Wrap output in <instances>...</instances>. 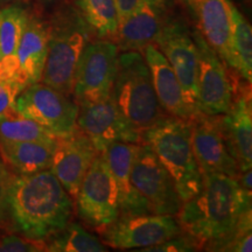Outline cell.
Listing matches in <instances>:
<instances>
[{
  "label": "cell",
  "instance_id": "17",
  "mask_svg": "<svg viewBox=\"0 0 252 252\" xmlns=\"http://www.w3.org/2000/svg\"><path fill=\"white\" fill-rule=\"evenodd\" d=\"M173 0H150L119 23L116 37L119 52H141L160 34L171 15Z\"/></svg>",
  "mask_w": 252,
  "mask_h": 252
},
{
  "label": "cell",
  "instance_id": "2",
  "mask_svg": "<svg viewBox=\"0 0 252 252\" xmlns=\"http://www.w3.org/2000/svg\"><path fill=\"white\" fill-rule=\"evenodd\" d=\"M75 202L50 169L11 174L5 213L18 234L47 239L70 222Z\"/></svg>",
  "mask_w": 252,
  "mask_h": 252
},
{
  "label": "cell",
  "instance_id": "32",
  "mask_svg": "<svg viewBox=\"0 0 252 252\" xmlns=\"http://www.w3.org/2000/svg\"><path fill=\"white\" fill-rule=\"evenodd\" d=\"M12 173H9L7 166L0 160V220L5 214L6 194H7L8 182Z\"/></svg>",
  "mask_w": 252,
  "mask_h": 252
},
{
  "label": "cell",
  "instance_id": "23",
  "mask_svg": "<svg viewBox=\"0 0 252 252\" xmlns=\"http://www.w3.org/2000/svg\"><path fill=\"white\" fill-rule=\"evenodd\" d=\"M55 143L45 141H7L0 139V157L17 174H31L49 169Z\"/></svg>",
  "mask_w": 252,
  "mask_h": 252
},
{
  "label": "cell",
  "instance_id": "20",
  "mask_svg": "<svg viewBox=\"0 0 252 252\" xmlns=\"http://www.w3.org/2000/svg\"><path fill=\"white\" fill-rule=\"evenodd\" d=\"M137 146L138 144L115 143L102 153L117 185L121 214L152 213L150 204L138 193L131 181Z\"/></svg>",
  "mask_w": 252,
  "mask_h": 252
},
{
  "label": "cell",
  "instance_id": "36",
  "mask_svg": "<svg viewBox=\"0 0 252 252\" xmlns=\"http://www.w3.org/2000/svg\"><path fill=\"white\" fill-rule=\"evenodd\" d=\"M181 1H184L186 5H187V6H189V7H190L191 2H193V1H194V0H181Z\"/></svg>",
  "mask_w": 252,
  "mask_h": 252
},
{
  "label": "cell",
  "instance_id": "11",
  "mask_svg": "<svg viewBox=\"0 0 252 252\" xmlns=\"http://www.w3.org/2000/svg\"><path fill=\"white\" fill-rule=\"evenodd\" d=\"M131 181L150 204L152 213L176 216L180 212L182 201L171 174L145 143H139L137 146Z\"/></svg>",
  "mask_w": 252,
  "mask_h": 252
},
{
  "label": "cell",
  "instance_id": "10",
  "mask_svg": "<svg viewBox=\"0 0 252 252\" xmlns=\"http://www.w3.org/2000/svg\"><path fill=\"white\" fill-rule=\"evenodd\" d=\"M193 37L197 48V108L207 116L224 115L234 98L235 81L200 32L195 31Z\"/></svg>",
  "mask_w": 252,
  "mask_h": 252
},
{
  "label": "cell",
  "instance_id": "31",
  "mask_svg": "<svg viewBox=\"0 0 252 252\" xmlns=\"http://www.w3.org/2000/svg\"><path fill=\"white\" fill-rule=\"evenodd\" d=\"M20 91L0 81V122L21 117L15 108V99Z\"/></svg>",
  "mask_w": 252,
  "mask_h": 252
},
{
  "label": "cell",
  "instance_id": "7",
  "mask_svg": "<svg viewBox=\"0 0 252 252\" xmlns=\"http://www.w3.org/2000/svg\"><path fill=\"white\" fill-rule=\"evenodd\" d=\"M119 48L115 41H89L82 50L74 76L72 96L77 104L111 94L117 72Z\"/></svg>",
  "mask_w": 252,
  "mask_h": 252
},
{
  "label": "cell",
  "instance_id": "4",
  "mask_svg": "<svg viewBox=\"0 0 252 252\" xmlns=\"http://www.w3.org/2000/svg\"><path fill=\"white\" fill-rule=\"evenodd\" d=\"M141 143L149 145L171 174L182 202L198 193L203 175L191 150L188 122L168 116L141 132Z\"/></svg>",
  "mask_w": 252,
  "mask_h": 252
},
{
  "label": "cell",
  "instance_id": "14",
  "mask_svg": "<svg viewBox=\"0 0 252 252\" xmlns=\"http://www.w3.org/2000/svg\"><path fill=\"white\" fill-rule=\"evenodd\" d=\"M154 45L171 63L189 106L194 112L201 113L197 108V48L193 33L181 20L171 18L154 41Z\"/></svg>",
  "mask_w": 252,
  "mask_h": 252
},
{
  "label": "cell",
  "instance_id": "28",
  "mask_svg": "<svg viewBox=\"0 0 252 252\" xmlns=\"http://www.w3.org/2000/svg\"><path fill=\"white\" fill-rule=\"evenodd\" d=\"M220 251H252V210L249 209L239 219L237 225Z\"/></svg>",
  "mask_w": 252,
  "mask_h": 252
},
{
  "label": "cell",
  "instance_id": "19",
  "mask_svg": "<svg viewBox=\"0 0 252 252\" xmlns=\"http://www.w3.org/2000/svg\"><path fill=\"white\" fill-rule=\"evenodd\" d=\"M190 8L197 18L201 35L232 69L231 2L229 0H194Z\"/></svg>",
  "mask_w": 252,
  "mask_h": 252
},
{
  "label": "cell",
  "instance_id": "9",
  "mask_svg": "<svg viewBox=\"0 0 252 252\" xmlns=\"http://www.w3.org/2000/svg\"><path fill=\"white\" fill-rule=\"evenodd\" d=\"M176 216L162 214H119L117 220L99 231L106 247L130 250L154 247L181 234Z\"/></svg>",
  "mask_w": 252,
  "mask_h": 252
},
{
  "label": "cell",
  "instance_id": "3",
  "mask_svg": "<svg viewBox=\"0 0 252 252\" xmlns=\"http://www.w3.org/2000/svg\"><path fill=\"white\" fill-rule=\"evenodd\" d=\"M111 96L124 117L140 133L168 117L158 100L141 52H119Z\"/></svg>",
  "mask_w": 252,
  "mask_h": 252
},
{
  "label": "cell",
  "instance_id": "15",
  "mask_svg": "<svg viewBox=\"0 0 252 252\" xmlns=\"http://www.w3.org/2000/svg\"><path fill=\"white\" fill-rule=\"evenodd\" d=\"M98 154L91 140L78 127L72 133L56 140L49 169L72 200L76 197L82 180Z\"/></svg>",
  "mask_w": 252,
  "mask_h": 252
},
{
  "label": "cell",
  "instance_id": "5",
  "mask_svg": "<svg viewBox=\"0 0 252 252\" xmlns=\"http://www.w3.org/2000/svg\"><path fill=\"white\" fill-rule=\"evenodd\" d=\"M48 26V54L41 82L71 97L78 59L93 32L76 8L58 12Z\"/></svg>",
  "mask_w": 252,
  "mask_h": 252
},
{
  "label": "cell",
  "instance_id": "1",
  "mask_svg": "<svg viewBox=\"0 0 252 252\" xmlns=\"http://www.w3.org/2000/svg\"><path fill=\"white\" fill-rule=\"evenodd\" d=\"M249 209L251 191L239 185L237 176L204 174L202 187L182 202L176 219L182 231L196 241L200 250L220 251Z\"/></svg>",
  "mask_w": 252,
  "mask_h": 252
},
{
  "label": "cell",
  "instance_id": "12",
  "mask_svg": "<svg viewBox=\"0 0 252 252\" xmlns=\"http://www.w3.org/2000/svg\"><path fill=\"white\" fill-rule=\"evenodd\" d=\"M76 123L98 153L115 143H141V133L124 117L111 94L78 104Z\"/></svg>",
  "mask_w": 252,
  "mask_h": 252
},
{
  "label": "cell",
  "instance_id": "22",
  "mask_svg": "<svg viewBox=\"0 0 252 252\" xmlns=\"http://www.w3.org/2000/svg\"><path fill=\"white\" fill-rule=\"evenodd\" d=\"M30 13L19 5L0 8V81L21 93L18 49Z\"/></svg>",
  "mask_w": 252,
  "mask_h": 252
},
{
  "label": "cell",
  "instance_id": "26",
  "mask_svg": "<svg viewBox=\"0 0 252 252\" xmlns=\"http://www.w3.org/2000/svg\"><path fill=\"white\" fill-rule=\"evenodd\" d=\"M47 251L49 252H104L108 247L90 234L80 223L68 222L61 230L49 236Z\"/></svg>",
  "mask_w": 252,
  "mask_h": 252
},
{
  "label": "cell",
  "instance_id": "25",
  "mask_svg": "<svg viewBox=\"0 0 252 252\" xmlns=\"http://www.w3.org/2000/svg\"><path fill=\"white\" fill-rule=\"evenodd\" d=\"M232 70L245 82H252V28L244 15L232 5Z\"/></svg>",
  "mask_w": 252,
  "mask_h": 252
},
{
  "label": "cell",
  "instance_id": "30",
  "mask_svg": "<svg viewBox=\"0 0 252 252\" xmlns=\"http://www.w3.org/2000/svg\"><path fill=\"white\" fill-rule=\"evenodd\" d=\"M200 250L196 241L182 231L181 234L174 236V237L167 239L162 243L154 245V247L141 249L139 251L145 252H189V251H197Z\"/></svg>",
  "mask_w": 252,
  "mask_h": 252
},
{
  "label": "cell",
  "instance_id": "6",
  "mask_svg": "<svg viewBox=\"0 0 252 252\" xmlns=\"http://www.w3.org/2000/svg\"><path fill=\"white\" fill-rule=\"evenodd\" d=\"M74 202L78 217L97 231L111 224L121 214L117 185L102 153L91 163Z\"/></svg>",
  "mask_w": 252,
  "mask_h": 252
},
{
  "label": "cell",
  "instance_id": "18",
  "mask_svg": "<svg viewBox=\"0 0 252 252\" xmlns=\"http://www.w3.org/2000/svg\"><path fill=\"white\" fill-rule=\"evenodd\" d=\"M141 53L150 68L158 100L167 115L186 122L198 115L189 106L180 81L160 49L154 43H150Z\"/></svg>",
  "mask_w": 252,
  "mask_h": 252
},
{
  "label": "cell",
  "instance_id": "34",
  "mask_svg": "<svg viewBox=\"0 0 252 252\" xmlns=\"http://www.w3.org/2000/svg\"><path fill=\"white\" fill-rule=\"evenodd\" d=\"M21 1H25V0H0V8L8 5H18Z\"/></svg>",
  "mask_w": 252,
  "mask_h": 252
},
{
  "label": "cell",
  "instance_id": "29",
  "mask_svg": "<svg viewBox=\"0 0 252 252\" xmlns=\"http://www.w3.org/2000/svg\"><path fill=\"white\" fill-rule=\"evenodd\" d=\"M47 251V241L32 238L21 234L0 237V252H41Z\"/></svg>",
  "mask_w": 252,
  "mask_h": 252
},
{
  "label": "cell",
  "instance_id": "21",
  "mask_svg": "<svg viewBox=\"0 0 252 252\" xmlns=\"http://www.w3.org/2000/svg\"><path fill=\"white\" fill-rule=\"evenodd\" d=\"M49 26L36 15H28L18 49L19 80L23 89L41 82L48 54Z\"/></svg>",
  "mask_w": 252,
  "mask_h": 252
},
{
  "label": "cell",
  "instance_id": "8",
  "mask_svg": "<svg viewBox=\"0 0 252 252\" xmlns=\"http://www.w3.org/2000/svg\"><path fill=\"white\" fill-rule=\"evenodd\" d=\"M15 108L21 117L32 119L58 138L77 128L78 104L42 82L25 88L15 99Z\"/></svg>",
  "mask_w": 252,
  "mask_h": 252
},
{
  "label": "cell",
  "instance_id": "35",
  "mask_svg": "<svg viewBox=\"0 0 252 252\" xmlns=\"http://www.w3.org/2000/svg\"><path fill=\"white\" fill-rule=\"evenodd\" d=\"M39 1L42 5H45V6H52L53 4H55V2L58 1V0H39Z\"/></svg>",
  "mask_w": 252,
  "mask_h": 252
},
{
  "label": "cell",
  "instance_id": "27",
  "mask_svg": "<svg viewBox=\"0 0 252 252\" xmlns=\"http://www.w3.org/2000/svg\"><path fill=\"white\" fill-rule=\"evenodd\" d=\"M0 139L7 141L55 143L58 137L32 119L19 117L0 122Z\"/></svg>",
  "mask_w": 252,
  "mask_h": 252
},
{
  "label": "cell",
  "instance_id": "24",
  "mask_svg": "<svg viewBox=\"0 0 252 252\" xmlns=\"http://www.w3.org/2000/svg\"><path fill=\"white\" fill-rule=\"evenodd\" d=\"M76 9L88 27L99 39L116 42L119 15L115 0H75Z\"/></svg>",
  "mask_w": 252,
  "mask_h": 252
},
{
  "label": "cell",
  "instance_id": "33",
  "mask_svg": "<svg viewBox=\"0 0 252 252\" xmlns=\"http://www.w3.org/2000/svg\"><path fill=\"white\" fill-rule=\"evenodd\" d=\"M115 1L116 5H117L119 23H121L122 20H124L126 17H128L140 5H143L146 1H150V0H115Z\"/></svg>",
  "mask_w": 252,
  "mask_h": 252
},
{
  "label": "cell",
  "instance_id": "16",
  "mask_svg": "<svg viewBox=\"0 0 252 252\" xmlns=\"http://www.w3.org/2000/svg\"><path fill=\"white\" fill-rule=\"evenodd\" d=\"M226 141L236 159L239 172L252 167V99L251 84L235 81L234 98L230 109L220 115Z\"/></svg>",
  "mask_w": 252,
  "mask_h": 252
},
{
  "label": "cell",
  "instance_id": "13",
  "mask_svg": "<svg viewBox=\"0 0 252 252\" xmlns=\"http://www.w3.org/2000/svg\"><path fill=\"white\" fill-rule=\"evenodd\" d=\"M189 123L191 150L198 169L204 174L237 176L238 165L226 141L220 116L198 113Z\"/></svg>",
  "mask_w": 252,
  "mask_h": 252
}]
</instances>
